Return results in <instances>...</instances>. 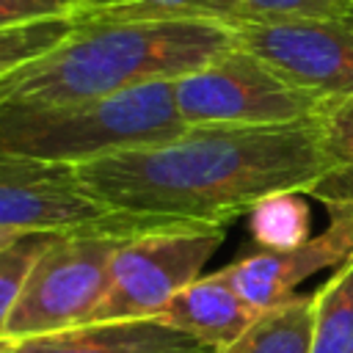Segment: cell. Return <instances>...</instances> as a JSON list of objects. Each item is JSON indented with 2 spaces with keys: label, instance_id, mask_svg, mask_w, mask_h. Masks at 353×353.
Returning <instances> with one entry per match:
<instances>
[{
  "label": "cell",
  "instance_id": "cell-1",
  "mask_svg": "<svg viewBox=\"0 0 353 353\" xmlns=\"http://www.w3.org/2000/svg\"><path fill=\"white\" fill-rule=\"evenodd\" d=\"M325 171L314 119L188 127L176 138L77 165L83 185L108 210L179 229H226L268 196L309 193Z\"/></svg>",
  "mask_w": 353,
  "mask_h": 353
},
{
  "label": "cell",
  "instance_id": "cell-2",
  "mask_svg": "<svg viewBox=\"0 0 353 353\" xmlns=\"http://www.w3.org/2000/svg\"><path fill=\"white\" fill-rule=\"evenodd\" d=\"M237 47L234 25L157 19L80 25L61 47L0 80V105L41 108L174 83Z\"/></svg>",
  "mask_w": 353,
  "mask_h": 353
},
{
  "label": "cell",
  "instance_id": "cell-3",
  "mask_svg": "<svg viewBox=\"0 0 353 353\" xmlns=\"http://www.w3.org/2000/svg\"><path fill=\"white\" fill-rule=\"evenodd\" d=\"M185 130L168 80L69 105H0V154L44 163L83 165L176 138Z\"/></svg>",
  "mask_w": 353,
  "mask_h": 353
},
{
  "label": "cell",
  "instance_id": "cell-4",
  "mask_svg": "<svg viewBox=\"0 0 353 353\" xmlns=\"http://www.w3.org/2000/svg\"><path fill=\"white\" fill-rule=\"evenodd\" d=\"M174 99L188 127L298 124L314 119L323 102L240 44L174 80Z\"/></svg>",
  "mask_w": 353,
  "mask_h": 353
},
{
  "label": "cell",
  "instance_id": "cell-5",
  "mask_svg": "<svg viewBox=\"0 0 353 353\" xmlns=\"http://www.w3.org/2000/svg\"><path fill=\"white\" fill-rule=\"evenodd\" d=\"M124 240V234L102 232L55 234L22 284L6 339L17 342L85 325L108 290L110 262Z\"/></svg>",
  "mask_w": 353,
  "mask_h": 353
},
{
  "label": "cell",
  "instance_id": "cell-6",
  "mask_svg": "<svg viewBox=\"0 0 353 353\" xmlns=\"http://www.w3.org/2000/svg\"><path fill=\"white\" fill-rule=\"evenodd\" d=\"M0 229L19 234L102 232L132 237L179 226H157L146 218L108 210L83 185L77 165L0 154Z\"/></svg>",
  "mask_w": 353,
  "mask_h": 353
},
{
  "label": "cell",
  "instance_id": "cell-7",
  "mask_svg": "<svg viewBox=\"0 0 353 353\" xmlns=\"http://www.w3.org/2000/svg\"><path fill=\"white\" fill-rule=\"evenodd\" d=\"M226 229H154L127 237L110 262L108 290L88 323L160 317L165 303L201 279Z\"/></svg>",
  "mask_w": 353,
  "mask_h": 353
},
{
  "label": "cell",
  "instance_id": "cell-8",
  "mask_svg": "<svg viewBox=\"0 0 353 353\" xmlns=\"http://www.w3.org/2000/svg\"><path fill=\"white\" fill-rule=\"evenodd\" d=\"M237 44L320 99L353 97V25L347 19L240 22Z\"/></svg>",
  "mask_w": 353,
  "mask_h": 353
},
{
  "label": "cell",
  "instance_id": "cell-9",
  "mask_svg": "<svg viewBox=\"0 0 353 353\" xmlns=\"http://www.w3.org/2000/svg\"><path fill=\"white\" fill-rule=\"evenodd\" d=\"M328 226L287 251L256 248L221 268V276L256 309H276L298 295V287L320 270L339 268L353 256V204H331Z\"/></svg>",
  "mask_w": 353,
  "mask_h": 353
},
{
  "label": "cell",
  "instance_id": "cell-10",
  "mask_svg": "<svg viewBox=\"0 0 353 353\" xmlns=\"http://www.w3.org/2000/svg\"><path fill=\"white\" fill-rule=\"evenodd\" d=\"M14 345L17 353H215L160 317L85 323L55 334L17 339Z\"/></svg>",
  "mask_w": 353,
  "mask_h": 353
},
{
  "label": "cell",
  "instance_id": "cell-11",
  "mask_svg": "<svg viewBox=\"0 0 353 353\" xmlns=\"http://www.w3.org/2000/svg\"><path fill=\"white\" fill-rule=\"evenodd\" d=\"M259 314L262 312H256L221 276V270H215L176 292L160 312V320L221 353L234 345L259 320Z\"/></svg>",
  "mask_w": 353,
  "mask_h": 353
},
{
  "label": "cell",
  "instance_id": "cell-12",
  "mask_svg": "<svg viewBox=\"0 0 353 353\" xmlns=\"http://www.w3.org/2000/svg\"><path fill=\"white\" fill-rule=\"evenodd\" d=\"M80 25L157 22V19H215L243 22L240 0H77Z\"/></svg>",
  "mask_w": 353,
  "mask_h": 353
},
{
  "label": "cell",
  "instance_id": "cell-13",
  "mask_svg": "<svg viewBox=\"0 0 353 353\" xmlns=\"http://www.w3.org/2000/svg\"><path fill=\"white\" fill-rule=\"evenodd\" d=\"M328 171L306 193L320 204H353V97L323 99L314 116Z\"/></svg>",
  "mask_w": 353,
  "mask_h": 353
},
{
  "label": "cell",
  "instance_id": "cell-14",
  "mask_svg": "<svg viewBox=\"0 0 353 353\" xmlns=\"http://www.w3.org/2000/svg\"><path fill=\"white\" fill-rule=\"evenodd\" d=\"M221 353H312V292L268 309Z\"/></svg>",
  "mask_w": 353,
  "mask_h": 353
},
{
  "label": "cell",
  "instance_id": "cell-15",
  "mask_svg": "<svg viewBox=\"0 0 353 353\" xmlns=\"http://www.w3.org/2000/svg\"><path fill=\"white\" fill-rule=\"evenodd\" d=\"M312 353H353V256L312 292Z\"/></svg>",
  "mask_w": 353,
  "mask_h": 353
},
{
  "label": "cell",
  "instance_id": "cell-16",
  "mask_svg": "<svg viewBox=\"0 0 353 353\" xmlns=\"http://www.w3.org/2000/svg\"><path fill=\"white\" fill-rule=\"evenodd\" d=\"M245 218L256 248L265 251H287L312 237V212L306 204V193L301 190L268 196Z\"/></svg>",
  "mask_w": 353,
  "mask_h": 353
},
{
  "label": "cell",
  "instance_id": "cell-17",
  "mask_svg": "<svg viewBox=\"0 0 353 353\" xmlns=\"http://www.w3.org/2000/svg\"><path fill=\"white\" fill-rule=\"evenodd\" d=\"M80 28L77 17L39 19L0 30V80L61 47Z\"/></svg>",
  "mask_w": 353,
  "mask_h": 353
},
{
  "label": "cell",
  "instance_id": "cell-18",
  "mask_svg": "<svg viewBox=\"0 0 353 353\" xmlns=\"http://www.w3.org/2000/svg\"><path fill=\"white\" fill-rule=\"evenodd\" d=\"M52 237L55 234H44V232L22 234L19 240H14L11 245H6L0 251V336H6L8 317L19 301L22 284H25L33 262L52 243Z\"/></svg>",
  "mask_w": 353,
  "mask_h": 353
},
{
  "label": "cell",
  "instance_id": "cell-19",
  "mask_svg": "<svg viewBox=\"0 0 353 353\" xmlns=\"http://www.w3.org/2000/svg\"><path fill=\"white\" fill-rule=\"evenodd\" d=\"M243 22L350 19L353 0H240Z\"/></svg>",
  "mask_w": 353,
  "mask_h": 353
},
{
  "label": "cell",
  "instance_id": "cell-20",
  "mask_svg": "<svg viewBox=\"0 0 353 353\" xmlns=\"http://www.w3.org/2000/svg\"><path fill=\"white\" fill-rule=\"evenodd\" d=\"M77 0H0V30L39 19L74 17Z\"/></svg>",
  "mask_w": 353,
  "mask_h": 353
},
{
  "label": "cell",
  "instance_id": "cell-21",
  "mask_svg": "<svg viewBox=\"0 0 353 353\" xmlns=\"http://www.w3.org/2000/svg\"><path fill=\"white\" fill-rule=\"evenodd\" d=\"M19 237H22L19 232H3V229H0V251H3L6 245H11L14 240H19Z\"/></svg>",
  "mask_w": 353,
  "mask_h": 353
},
{
  "label": "cell",
  "instance_id": "cell-22",
  "mask_svg": "<svg viewBox=\"0 0 353 353\" xmlns=\"http://www.w3.org/2000/svg\"><path fill=\"white\" fill-rule=\"evenodd\" d=\"M0 353H17V345H14V339H6V336H0Z\"/></svg>",
  "mask_w": 353,
  "mask_h": 353
},
{
  "label": "cell",
  "instance_id": "cell-23",
  "mask_svg": "<svg viewBox=\"0 0 353 353\" xmlns=\"http://www.w3.org/2000/svg\"><path fill=\"white\" fill-rule=\"evenodd\" d=\"M347 22H350V25H353V17H350V19H347Z\"/></svg>",
  "mask_w": 353,
  "mask_h": 353
}]
</instances>
